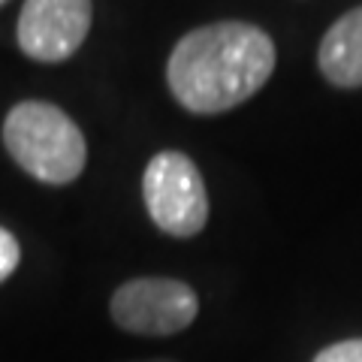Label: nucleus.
<instances>
[{
	"label": "nucleus",
	"instance_id": "obj_1",
	"mask_svg": "<svg viewBox=\"0 0 362 362\" xmlns=\"http://www.w3.org/2000/svg\"><path fill=\"white\" fill-rule=\"evenodd\" d=\"M275 73V42L247 21H214L185 33L166 61L173 97L194 115H221L251 100Z\"/></svg>",
	"mask_w": 362,
	"mask_h": 362
},
{
	"label": "nucleus",
	"instance_id": "obj_2",
	"mask_svg": "<svg viewBox=\"0 0 362 362\" xmlns=\"http://www.w3.org/2000/svg\"><path fill=\"white\" fill-rule=\"evenodd\" d=\"M9 157L42 185H70L88 163V145L78 124L54 103L25 100L4 121Z\"/></svg>",
	"mask_w": 362,
	"mask_h": 362
},
{
	"label": "nucleus",
	"instance_id": "obj_3",
	"mask_svg": "<svg viewBox=\"0 0 362 362\" xmlns=\"http://www.w3.org/2000/svg\"><path fill=\"white\" fill-rule=\"evenodd\" d=\"M142 197L154 226L175 239H194L209 223V194L197 163L181 151L151 157L142 175Z\"/></svg>",
	"mask_w": 362,
	"mask_h": 362
},
{
	"label": "nucleus",
	"instance_id": "obj_4",
	"mask_svg": "<svg viewBox=\"0 0 362 362\" xmlns=\"http://www.w3.org/2000/svg\"><path fill=\"white\" fill-rule=\"evenodd\" d=\"M112 320L130 335H175L199 314V299L178 278H133L112 293Z\"/></svg>",
	"mask_w": 362,
	"mask_h": 362
},
{
	"label": "nucleus",
	"instance_id": "obj_5",
	"mask_svg": "<svg viewBox=\"0 0 362 362\" xmlns=\"http://www.w3.org/2000/svg\"><path fill=\"white\" fill-rule=\"evenodd\" d=\"M90 18V0H25L16 28L18 49L33 61L61 64L85 42Z\"/></svg>",
	"mask_w": 362,
	"mask_h": 362
},
{
	"label": "nucleus",
	"instance_id": "obj_6",
	"mask_svg": "<svg viewBox=\"0 0 362 362\" xmlns=\"http://www.w3.org/2000/svg\"><path fill=\"white\" fill-rule=\"evenodd\" d=\"M317 64L335 88H362V6L344 13L323 33Z\"/></svg>",
	"mask_w": 362,
	"mask_h": 362
},
{
	"label": "nucleus",
	"instance_id": "obj_7",
	"mask_svg": "<svg viewBox=\"0 0 362 362\" xmlns=\"http://www.w3.org/2000/svg\"><path fill=\"white\" fill-rule=\"evenodd\" d=\"M314 362H362V338H347V341L323 347L314 356Z\"/></svg>",
	"mask_w": 362,
	"mask_h": 362
},
{
	"label": "nucleus",
	"instance_id": "obj_8",
	"mask_svg": "<svg viewBox=\"0 0 362 362\" xmlns=\"http://www.w3.org/2000/svg\"><path fill=\"white\" fill-rule=\"evenodd\" d=\"M18 259H21V247L16 242V235L0 226V284L18 269Z\"/></svg>",
	"mask_w": 362,
	"mask_h": 362
},
{
	"label": "nucleus",
	"instance_id": "obj_9",
	"mask_svg": "<svg viewBox=\"0 0 362 362\" xmlns=\"http://www.w3.org/2000/svg\"><path fill=\"white\" fill-rule=\"evenodd\" d=\"M142 362H175V359H142Z\"/></svg>",
	"mask_w": 362,
	"mask_h": 362
},
{
	"label": "nucleus",
	"instance_id": "obj_10",
	"mask_svg": "<svg viewBox=\"0 0 362 362\" xmlns=\"http://www.w3.org/2000/svg\"><path fill=\"white\" fill-rule=\"evenodd\" d=\"M4 4H6V0H0V6H4Z\"/></svg>",
	"mask_w": 362,
	"mask_h": 362
}]
</instances>
